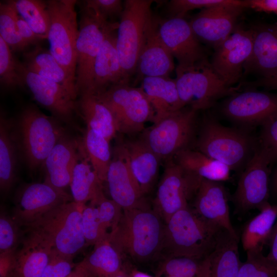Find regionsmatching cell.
I'll return each instance as SVG.
<instances>
[{
  "instance_id": "cell-1",
  "label": "cell",
  "mask_w": 277,
  "mask_h": 277,
  "mask_svg": "<svg viewBox=\"0 0 277 277\" xmlns=\"http://www.w3.org/2000/svg\"><path fill=\"white\" fill-rule=\"evenodd\" d=\"M165 222L146 202L123 210L109 240L122 255L138 263L156 260L162 255Z\"/></svg>"
},
{
  "instance_id": "cell-2",
  "label": "cell",
  "mask_w": 277,
  "mask_h": 277,
  "mask_svg": "<svg viewBox=\"0 0 277 277\" xmlns=\"http://www.w3.org/2000/svg\"><path fill=\"white\" fill-rule=\"evenodd\" d=\"M60 122L33 104L25 106L12 120L18 153L31 172L43 166L53 148L67 134Z\"/></svg>"
},
{
  "instance_id": "cell-3",
  "label": "cell",
  "mask_w": 277,
  "mask_h": 277,
  "mask_svg": "<svg viewBox=\"0 0 277 277\" xmlns=\"http://www.w3.org/2000/svg\"><path fill=\"white\" fill-rule=\"evenodd\" d=\"M222 230L189 206L183 208L165 223L162 255L164 258H206L214 248Z\"/></svg>"
},
{
  "instance_id": "cell-4",
  "label": "cell",
  "mask_w": 277,
  "mask_h": 277,
  "mask_svg": "<svg viewBox=\"0 0 277 277\" xmlns=\"http://www.w3.org/2000/svg\"><path fill=\"white\" fill-rule=\"evenodd\" d=\"M197 150L231 170L244 169L259 147V141L246 132L225 127L211 116H205L196 141Z\"/></svg>"
},
{
  "instance_id": "cell-5",
  "label": "cell",
  "mask_w": 277,
  "mask_h": 277,
  "mask_svg": "<svg viewBox=\"0 0 277 277\" xmlns=\"http://www.w3.org/2000/svg\"><path fill=\"white\" fill-rule=\"evenodd\" d=\"M175 72V80L183 107L188 106L197 111L206 110L220 98L237 92L223 81L207 58L190 66L177 65Z\"/></svg>"
},
{
  "instance_id": "cell-6",
  "label": "cell",
  "mask_w": 277,
  "mask_h": 277,
  "mask_svg": "<svg viewBox=\"0 0 277 277\" xmlns=\"http://www.w3.org/2000/svg\"><path fill=\"white\" fill-rule=\"evenodd\" d=\"M85 205L74 201L63 203L44 214L26 228L40 231L50 240L53 249L73 259L87 247L82 219Z\"/></svg>"
},
{
  "instance_id": "cell-7",
  "label": "cell",
  "mask_w": 277,
  "mask_h": 277,
  "mask_svg": "<svg viewBox=\"0 0 277 277\" xmlns=\"http://www.w3.org/2000/svg\"><path fill=\"white\" fill-rule=\"evenodd\" d=\"M118 25L82 6L76 44L75 87L78 96L91 92L96 56L107 33Z\"/></svg>"
},
{
  "instance_id": "cell-8",
  "label": "cell",
  "mask_w": 277,
  "mask_h": 277,
  "mask_svg": "<svg viewBox=\"0 0 277 277\" xmlns=\"http://www.w3.org/2000/svg\"><path fill=\"white\" fill-rule=\"evenodd\" d=\"M152 0H126L116 33V49L126 78L136 71L146 32L153 15Z\"/></svg>"
},
{
  "instance_id": "cell-9",
  "label": "cell",
  "mask_w": 277,
  "mask_h": 277,
  "mask_svg": "<svg viewBox=\"0 0 277 277\" xmlns=\"http://www.w3.org/2000/svg\"><path fill=\"white\" fill-rule=\"evenodd\" d=\"M76 0L47 1L50 17L49 51L75 83L76 44L78 34Z\"/></svg>"
},
{
  "instance_id": "cell-10",
  "label": "cell",
  "mask_w": 277,
  "mask_h": 277,
  "mask_svg": "<svg viewBox=\"0 0 277 277\" xmlns=\"http://www.w3.org/2000/svg\"><path fill=\"white\" fill-rule=\"evenodd\" d=\"M197 112L184 107L144 130L141 136L161 160L173 158L190 148L195 134Z\"/></svg>"
},
{
  "instance_id": "cell-11",
  "label": "cell",
  "mask_w": 277,
  "mask_h": 277,
  "mask_svg": "<svg viewBox=\"0 0 277 277\" xmlns=\"http://www.w3.org/2000/svg\"><path fill=\"white\" fill-rule=\"evenodd\" d=\"M95 95L112 112L118 133H138L144 130L146 122L153 120L152 108L140 87L121 83Z\"/></svg>"
},
{
  "instance_id": "cell-12",
  "label": "cell",
  "mask_w": 277,
  "mask_h": 277,
  "mask_svg": "<svg viewBox=\"0 0 277 277\" xmlns=\"http://www.w3.org/2000/svg\"><path fill=\"white\" fill-rule=\"evenodd\" d=\"M202 180L186 171L172 158L165 161L153 207L165 223L189 206L188 202L195 196Z\"/></svg>"
},
{
  "instance_id": "cell-13",
  "label": "cell",
  "mask_w": 277,
  "mask_h": 277,
  "mask_svg": "<svg viewBox=\"0 0 277 277\" xmlns=\"http://www.w3.org/2000/svg\"><path fill=\"white\" fill-rule=\"evenodd\" d=\"M72 201L65 190L45 182L26 184L16 192L12 216L21 227L27 228L56 206Z\"/></svg>"
},
{
  "instance_id": "cell-14",
  "label": "cell",
  "mask_w": 277,
  "mask_h": 277,
  "mask_svg": "<svg viewBox=\"0 0 277 277\" xmlns=\"http://www.w3.org/2000/svg\"><path fill=\"white\" fill-rule=\"evenodd\" d=\"M271 165L259 144L242 172L233 195V200L238 213L259 210L268 202Z\"/></svg>"
},
{
  "instance_id": "cell-15",
  "label": "cell",
  "mask_w": 277,
  "mask_h": 277,
  "mask_svg": "<svg viewBox=\"0 0 277 277\" xmlns=\"http://www.w3.org/2000/svg\"><path fill=\"white\" fill-rule=\"evenodd\" d=\"M245 8L243 1L202 9L189 22L201 42L216 48L236 27V21Z\"/></svg>"
},
{
  "instance_id": "cell-16",
  "label": "cell",
  "mask_w": 277,
  "mask_h": 277,
  "mask_svg": "<svg viewBox=\"0 0 277 277\" xmlns=\"http://www.w3.org/2000/svg\"><path fill=\"white\" fill-rule=\"evenodd\" d=\"M252 47L251 29L235 27L230 36L214 49L211 65L229 86L238 82Z\"/></svg>"
},
{
  "instance_id": "cell-17",
  "label": "cell",
  "mask_w": 277,
  "mask_h": 277,
  "mask_svg": "<svg viewBox=\"0 0 277 277\" xmlns=\"http://www.w3.org/2000/svg\"><path fill=\"white\" fill-rule=\"evenodd\" d=\"M221 111L238 124L261 126L277 113V95L255 90L236 92L224 102Z\"/></svg>"
},
{
  "instance_id": "cell-18",
  "label": "cell",
  "mask_w": 277,
  "mask_h": 277,
  "mask_svg": "<svg viewBox=\"0 0 277 277\" xmlns=\"http://www.w3.org/2000/svg\"><path fill=\"white\" fill-rule=\"evenodd\" d=\"M159 34L180 66L187 67L207 59V53L184 17L157 18Z\"/></svg>"
},
{
  "instance_id": "cell-19",
  "label": "cell",
  "mask_w": 277,
  "mask_h": 277,
  "mask_svg": "<svg viewBox=\"0 0 277 277\" xmlns=\"http://www.w3.org/2000/svg\"><path fill=\"white\" fill-rule=\"evenodd\" d=\"M19 68L24 85L35 100L61 122L72 124L77 105L68 91L60 84L29 71L22 63H19Z\"/></svg>"
},
{
  "instance_id": "cell-20",
  "label": "cell",
  "mask_w": 277,
  "mask_h": 277,
  "mask_svg": "<svg viewBox=\"0 0 277 277\" xmlns=\"http://www.w3.org/2000/svg\"><path fill=\"white\" fill-rule=\"evenodd\" d=\"M106 183L111 199L123 210L137 207L146 202L131 169L122 141L113 149Z\"/></svg>"
},
{
  "instance_id": "cell-21",
  "label": "cell",
  "mask_w": 277,
  "mask_h": 277,
  "mask_svg": "<svg viewBox=\"0 0 277 277\" xmlns=\"http://www.w3.org/2000/svg\"><path fill=\"white\" fill-rule=\"evenodd\" d=\"M174 69L173 56L159 34L157 19L153 16L137 61L136 81L145 77L169 76Z\"/></svg>"
},
{
  "instance_id": "cell-22",
  "label": "cell",
  "mask_w": 277,
  "mask_h": 277,
  "mask_svg": "<svg viewBox=\"0 0 277 277\" xmlns=\"http://www.w3.org/2000/svg\"><path fill=\"white\" fill-rule=\"evenodd\" d=\"M194 196L193 209L198 215L239 237L231 223L228 194L221 182L203 179Z\"/></svg>"
},
{
  "instance_id": "cell-23",
  "label": "cell",
  "mask_w": 277,
  "mask_h": 277,
  "mask_svg": "<svg viewBox=\"0 0 277 277\" xmlns=\"http://www.w3.org/2000/svg\"><path fill=\"white\" fill-rule=\"evenodd\" d=\"M252 51L244 66L245 73L256 72L262 78L277 75V23L260 24L251 28Z\"/></svg>"
},
{
  "instance_id": "cell-24",
  "label": "cell",
  "mask_w": 277,
  "mask_h": 277,
  "mask_svg": "<svg viewBox=\"0 0 277 277\" xmlns=\"http://www.w3.org/2000/svg\"><path fill=\"white\" fill-rule=\"evenodd\" d=\"M21 247L16 252L13 277H41L47 266L53 245L40 231L26 228Z\"/></svg>"
},
{
  "instance_id": "cell-25",
  "label": "cell",
  "mask_w": 277,
  "mask_h": 277,
  "mask_svg": "<svg viewBox=\"0 0 277 277\" xmlns=\"http://www.w3.org/2000/svg\"><path fill=\"white\" fill-rule=\"evenodd\" d=\"M80 140L67 133L53 148L42 167L45 171L44 182L64 190L69 186L74 166L79 154Z\"/></svg>"
},
{
  "instance_id": "cell-26",
  "label": "cell",
  "mask_w": 277,
  "mask_h": 277,
  "mask_svg": "<svg viewBox=\"0 0 277 277\" xmlns=\"http://www.w3.org/2000/svg\"><path fill=\"white\" fill-rule=\"evenodd\" d=\"M114 29L105 37L96 56L90 93L97 94L110 86L128 83L123 72L116 49V35Z\"/></svg>"
},
{
  "instance_id": "cell-27",
  "label": "cell",
  "mask_w": 277,
  "mask_h": 277,
  "mask_svg": "<svg viewBox=\"0 0 277 277\" xmlns=\"http://www.w3.org/2000/svg\"><path fill=\"white\" fill-rule=\"evenodd\" d=\"M122 143L131 169L145 196L156 180L161 160L141 136Z\"/></svg>"
},
{
  "instance_id": "cell-28",
  "label": "cell",
  "mask_w": 277,
  "mask_h": 277,
  "mask_svg": "<svg viewBox=\"0 0 277 277\" xmlns=\"http://www.w3.org/2000/svg\"><path fill=\"white\" fill-rule=\"evenodd\" d=\"M140 88L152 108L153 124L184 108L179 97L175 80L169 76L144 77Z\"/></svg>"
},
{
  "instance_id": "cell-29",
  "label": "cell",
  "mask_w": 277,
  "mask_h": 277,
  "mask_svg": "<svg viewBox=\"0 0 277 277\" xmlns=\"http://www.w3.org/2000/svg\"><path fill=\"white\" fill-rule=\"evenodd\" d=\"M25 67L29 71L51 80L65 88L74 100L78 96L75 83L49 50L37 45L23 54Z\"/></svg>"
},
{
  "instance_id": "cell-30",
  "label": "cell",
  "mask_w": 277,
  "mask_h": 277,
  "mask_svg": "<svg viewBox=\"0 0 277 277\" xmlns=\"http://www.w3.org/2000/svg\"><path fill=\"white\" fill-rule=\"evenodd\" d=\"M69 186L73 201L82 205L95 201L104 193L103 183L87 157L80 140L78 156Z\"/></svg>"
},
{
  "instance_id": "cell-31",
  "label": "cell",
  "mask_w": 277,
  "mask_h": 277,
  "mask_svg": "<svg viewBox=\"0 0 277 277\" xmlns=\"http://www.w3.org/2000/svg\"><path fill=\"white\" fill-rule=\"evenodd\" d=\"M79 96L76 101L77 112L85 122L87 128L94 131L110 142L117 133L110 109L95 94L84 93Z\"/></svg>"
},
{
  "instance_id": "cell-32",
  "label": "cell",
  "mask_w": 277,
  "mask_h": 277,
  "mask_svg": "<svg viewBox=\"0 0 277 277\" xmlns=\"http://www.w3.org/2000/svg\"><path fill=\"white\" fill-rule=\"evenodd\" d=\"M172 159L186 171L202 180L222 182L230 179L231 170L228 166L197 150L183 149Z\"/></svg>"
},
{
  "instance_id": "cell-33",
  "label": "cell",
  "mask_w": 277,
  "mask_h": 277,
  "mask_svg": "<svg viewBox=\"0 0 277 277\" xmlns=\"http://www.w3.org/2000/svg\"><path fill=\"white\" fill-rule=\"evenodd\" d=\"M239 241V237L221 230L214 248L208 255L209 277H238L241 264Z\"/></svg>"
},
{
  "instance_id": "cell-34",
  "label": "cell",
  "mask_w": 277,
  "mask_h": 277,
  "mask_svg": "<svg viewBox=\"0 0 277 277\" xmlns=\"http://www.w3.org/2000/svg\"><path fill=\"white\" fill-rule=\"evenodd\" d=\"M18 150L12 129V120L1 111L0 118V189L7 194L12 188L16 173Z\"/></svg>"
},
{
  "instance_id": "cell-35",
  "label": "cell",
  "mask_w": 277,
  "mask_h": 277,
  "mask_svg": "<svg viewBox=\"0 0 277 277\" xmlns=\"http://www.w3.org/2000/svg\"><path fill=\"white\" fill-rule=\"evenodd\" d=\"M123 258L108 237L95 245L79 264L91 277H114L124 266Z\"/></svg>"
},
{
  "instance_id": "cell-36",
  "label": "cell",
  "mask_w": 277,
  "mask_h": 277,
  "mask_svg": "<svg viewBox=\"0 0 277 277\" xmlns=\"http://www.w3.org/2000/svg\"><path fill=\"white\" fill-rule=\"evenodd\" d=\"M259 210L260 213L246 223L241 233V241L246 252L263 248L277 219V204L268 202Z\"/></svg>"
},
{
  "instance_id": "cell-37",
  "label": "cell",
  "mask_w": 277,
  "mask_h": 277,
  "mask_svg": "<svg viewBox=\"0 0 277 277\" xmlns=\"http://www.w3.org/2000/svg\"><path fill=\"white\" fill-rule=\"evenodd\" d=\"M80 142L100 180L103 184L106 183L112 156L110 142L101 134L87 128Z\"/></svg>"
},
{
  "instance_id": "cell-38",
  "label": "cell",
  "mask_w": 277,
  "mask_h": 277,
  "mask_svg": "<svg viewBox=\"0 0 277 277\" xmlns=\"http://www.w3.org/2000/svg\"><path fill=\"white\" fill-rule=\"evenodd\" d=\"M158 273L163 277H209V258H165L159 266Z\"/></svg>"
},
{
  "instance_id": "cell-39",
  "label": "cell",
  "mask_w": 277,
  "mask_h": 277,
  "mask_svg": "<svg viewBox=\"0 0 277 277\" xmlns=\"http://www.w3.org/2000/svg\"><path fill=\"white\" fill-rule=\"evenodd\" d=\"M17 14L42 40L47 39L50 17L46 1L11 0Z\"/></svg>"
},
{
  "instance_id": "cell-40",
  "label": "cell",
  "mask_w": 277,
  "mask_h": 277,
  "mask_svg": "<svg viewBox=\"0 0 277 277\" xmlns=\"http://www.w3.org/2000/svg\"><path fill=\"white\" fill-rule=\"evenodd\" d=\"M17 13L11 0L0 3V36L11 50L21 51L29 46L18 32Z\"/></svg>"
},
{
  "instance_id": "cell-41",
  "label": "cell",
  "mask_w": 277,
  "mask_h": 277,
  "mask_svg": "<svg viewBox=\"0 0 277 277\" xmlns=\"http://www.w3.org/2000/svg\"><path fill=\"white\" fill-rule=\"evenodd\" d=\"M10 47L0 36V83L7 89L24 86L19 68Z\"/></svg>"
},
{
  "instance_id": "cell-42",
  "label": "cell",
  "mask_w": 277,
  "mask_h": 277,
  "mask_svg": "<svg viewBox=\"0 0 277 277\" xmlns=\"http://www.w3.org/2000/svg\"><path fill=\"white\" fill-rule=\"evenodd\" d=\"M263 248L246 251V261L241 263L238 277H276L277 267L265 256Z\"/></svg>"
},
{
  "instance_id": "cell-43",
  "label": "cell",
  "mask_w": 277,
  "mask_h": 277,
  "mask_svg": "<svg viewBox=\"0 0 277 277\" xmlns=\"http://www.w3.org/2000/svg\"><path fill=\"white\" fill-rule=\"evenodd\" d=\"M82 227L87 247L94 246L108 238L103 231L95 205L90 202L84 206L82 213Z\"/></svg>"
},
{
  "instance_id": "cell-44",
  "label": "cell",
  "mask_w": 277,
  "mask_h": 277,
  "mask_svg": "<svg viewBox=\"0 0 277 277\" xmlns=\"http://www.w3.org/2000/svg\"><path fill=\"white\" fill-rule=\"evenodd\" d=\"M25 231L10 216L1 211L0 253L16 250L23 239Z\"/></svg>"
},
{
  "instance_id": "cell-45",
  "label": "cell",
  "mask_w": 277,
  "mask_h": 277,
  "mask_svg": "<svg viewBox=\"0 0 277 277\" xmlns=\"http://www.w3.org/2000/svg\"><path fill=\"white\" fill-rule=\"evenodd\" d=\"M93 203L97 210L98 217L104 232L108 235L113 231L120 223L123 209L115 201L101 194Z\"/></svg>"
},
{
  "instance_id": "cell-46",
  "label": "cell",
  "mask_w": 277,
  "mask_h": 277,
  "mask_svg": "<svg viewBox=\"0 0 277 277\" xmlns=\"http://www.w3.org/2000/svg\"><path fill=\"white\" fill-rule=\"evenodd\" d=\"M261 126L259 147L272 164L277 162V113Z\"/></svg>"
},
{
  "instance_id": "cell-47",
  "label": "cell",
  "mask_w": 277,
  "mask_h": 277,
  "mask_svg": "<svg viewBox=\"0 0 277 277\" xmlns=\"http://www.w3.org/2000/svg\"><path fill=\"white\" fill-rule=\"evenodd\" d=\"M235 1V0H171L167 5L166 11L169 17H184L190 10L232 4Z\"/></svg>"
},
{
  "instance_id": "cell-48",
  "label": "cell",
  "mask_w": 277,
  "mask_h": 277,
  "mask_svg": "<svg viewBox=\"0 0 277 277\" xmlns=\"http://www.w3.org/2000/svg\"><path fill=\"white\" fill-rule=\"evenodd\" d=\"M73 259L65 256L52 248L41 277H66L75 267Z\"/></svg>"
},
{
  "instance_id": "cell-49",
  "label": "cell",
  "mask_w": 277,
  "mask_h": 277,
  "mask_svg": "<svg viewBox=\"0 0 277 277\" xmlns=\"http://www.w3.org/2000/svg\"><path fill=\"white\" fill-rule=\"evenodd\" d=\"M84 5L108 21L109 18L121 16L124 9L121 0H87Z\"/></svg>"
},
{
  "instance_id": "cell-50",
  "label": "cell",
  "mask_w": 277,
  "mask_h": 277,
  "mask_svg": "<svg viewBox=\"0 0 277 277\" xmlns=\"http://www.w3.org/2000/svg\"><path fill=\"white\" fill-rule=\"evenodd\" d=\"M17 250L0 253V277H13Z\"/></svg>"
},
{
  "instance_id": "cell-51",
  "label": "cell",
  "mask_w": 277,
  "mask_h": 277,
  "mask_svg": "<svg viewBox=\"0 0 277 277\" xmlns=\"http://www.w3.org/2000/svg\"><path fill=\"white\" fill-rule=\"evenodd\" d=\"M16 22L20 36L28 46L35 44L39 41L42 40L18 14Z\"/></svg>"
},
{
  "instance_id": "cell-52",
  "label": "cell",
  "mask_w": 277,
  "mask_h": 277,
  "mask_svg": "<svg viewBox=\"0 0 277 277\" xmlns=\"http://www.w3.org/2000/svg\"><path fill=\"white\" fill-rule=\"evenodd\" d=\"M245 7L258 11L277 13V0H247L243 1Z\"/></svg>"
},
{
  "instance_id": "cell-53",
  "label": "cell",
  "mask_w": 277,
  "mask_h": 277,
  "mask_svg": "<svg viewBox=\"0 0 277 277\" xmlns=\"http://www.w3.org/2000/svg\"><path fill=\"white\" fill-rule=\"evenodd\" d=\"M267 244L269 246L267 259L277 267V219L272 229Z\"/></svg>"
},
{
  "instance_id": "cell-54",
  "label": "cell",
  "mask_w": 277,
  "mask_h": 277,
  "mask_svg": "<svg viewBox=\"0 0 277 277\" xmlns=\"http://www.w3.org/2000/svg\"><path fill=\"white\" fill-rule=\"evenodd\" d=\"M245 85L248 87H263L267 89H277V75L270 78H261L255 82L246 83Z\"/></svg>"
},
{
  "instance_id": "cell-55",
  "label": "cell",
  "mask_w": 277,
  "mask_h": 277,
  "mask_svg": "<svg viewBox=\"0 0 277 277\" xmlns=\"http://www.w3.org/2000/svg\"><path fill=\"white\" fill-rule=\"evenodd\" d=\"M66 277H91L87 271L79 264L76 263L75 267Z\"/></svg>"
},
{
  "instance_id": "cell-56",
  "label": "cell",
  "mask_w": 277,
  "mask_h": 277,
  "mask_svg": "<svg viewBox=\"0 0 277 277\" xmlns=\"http://www.w3.org/2000/svg\"><path fill=\"white\" fill-rule=\"evenodd\" d=\"M125 266L127 270L129 277H154L136 269L130 268L129 267H128L125 265Z\"/></svg>"
},
{
  "instance_id": "cell-57",
  "label": "cell",
  "mask_w": 277,
  "mask_h": 277,
  "mask_svg": "<svg viewBox=\"0 0 277 277\" xmlns=\"http://www.w3.org/2000/svg\"><path fill=\"white\" fill-rule=\"evenodd\" d=\"M114 277H129L125 264L123 268Z\"/></svg>"
},
{
  "instance_id": "cell-58",
  "label": "cell",
  "mask_w": 277,
  "mask_h": 277,
  "mask_svg": "<svg viewBox=\"0 0 277 277\" xmlns=\"http://www.w3.org/2000/svg\"><path fill=\"white\" fill-rule=\"evenodd\" d=\"M272 186H273V190L274 193L276 194L277 193V170L274 175Z\"/></svg>"
},
{
  "instance_id": "cell-59",
  "label": "cell",
  "mask_w": 277,
  "mask_h": 277,
  "mask_svg": "<svg viewBox=\"0 0 277 277\" xmlns=\"http://www.w3.org/2000/svg\"><path fill=\"white\" fill-rule=\"evenodd\" d=\"M165 277H173V276H165Z\"/></svg>"
},
{
  "instance_id": "cell-60",
  "label": "cell",
  "mask_w": 277,
  "mask_h": 277,
  "mask_svg": "<svg viewBox=\"0 0 277 277\" xmlns=\"http://www.w3.org/2000/svg\"><path fill=\"white\" fill-rule=\"evenodd\" d=\"M276 14H277V13H275Z\"/></svg>"
},
{
  "instance_id": "cell-61",
  "label": "cell",
  "mask_w": 277,
  "mask_h": 277,
  "mask_svg": "<svg viewBox=\"0 0 277 277\" xmlns=\"http://www.w3.org/2000/svg\"><path fill=\"white\" fill-rule=\"evenodd\" d=\"M276 194H277V193H276Z\"/></svg>"
},
{
  "instance_id": "cell-62",
  "label": "cell",
  "mask_w": 277,
  "mask_h": 277,
  "mask_svg": "<svg viewBox=\"0 0 277 277\" xmlns=\"http://www.w3.org/2000/svg\"><path fill=\"white\" fill-rule=\"evenodd\" d=\"M277 277V276H276Z\"/></svg>"
}]
</instances>
